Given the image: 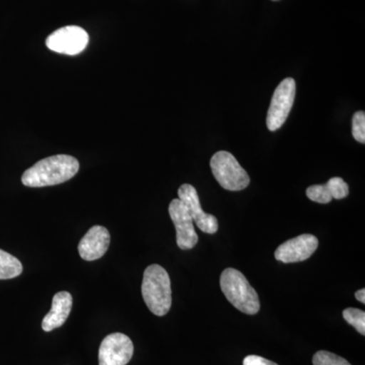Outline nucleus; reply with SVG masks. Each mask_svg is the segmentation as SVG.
<instances>
[{"label":"nucleus","instance_id":"9","mask_svg":"<svg viewBox=\"0 0 365 365\" xmlns=\"http://www.w3.org/2000/svg\"><path fill=\"white\" fill-rule=\"evenodd\" d=\"M180 200L188 209L192 220L201 232L213 235L218 230L217 218L215 215L204 212L201 207L197 190L192 185L184 184L178 190Z\"/></svg>","mask_w":365,"mask_h":365},{"label":"nucleus","instance_id":"3","mask_svg":"<svg viewBox=\"0 0 365 365\" xmlns=\"http://www.w3.org/2000/svg\"><path fill=\"white\" fill-rule=\"evenodd\" d=\"M220 287L228 302L242 313L256 314L260 311V299L256 290L250 285L244 274L227 268L220 276Z\"/></svg>","mask_w":365,"mask_h":365},{"label":"nucleus","instance_id":"7","mask_svg":"<svg viewBox=\"0 0 365 365\" xmlns=\"http://www.w3.org/2000/svg\"><path fill=\"white\" fill-rule=\"evenodd\" d=\"M133 353V343L128 336L122 333L110 334L98 349V365H126Z\"/></svg>","mask_w":365,"mask_h":365},{"label":"nucleus","instance_id":"2","mask_svg":"<svg viewBox=\"0 0 365 365\" xmlns=\"http://www.w3.org/2000/svg\"><path fill=\"white\" fill-rule=\"evenodd\" d=\"M141 292L151 313L158 317L169 313L172 307V287L169 274L162 266L153 264L145 269Z\"/></svg>","mask_w":365,"mask_h":365},{"label":"nucleus","instance_id":"6","mask_svg":"<svg viewBox=\"0 0 365 365\" xmlns=\"http://www.w3.org/2000/svg\"><path fill=\"white\" fill-rule=\"evenodd\" d=\"M88 33L78 26H67L52 33L46 40V46L51 51L66 55H78L88 44Z\"/></svg>","mask_w":365,"mask_h":365},{"label":"nucleus","instance_id":"5","mask_svg":"<svg viewBox=\"0 0 365 365\" xmlns=\"http://www.w3.org/2000/svg\"><path fill=\"white\" fill-rule=\"evenodd\" d=\"M297 86L294 78H288L281 81L274 91L269 107L266 124L269 130L276 131L287 121L294 106Z\"/></svg>","mask_w":365,"mask_h":365},{"label":"nucleus","instance_id":"10","mask_svg":"<svg viewBox=\"0 0 365 365\" xmlns=\"http://www.w3.org/2000/svg\"><path fill=\"white\" fill-rule=\"evenodd\" d=\"M319 247V240L313 235H300L281 244L275 251L276 260L283 263L306 261Z\"/></svg>","mask_w":365,"mask_h":365},{"label":"nucleus","instance_id":"1","mask_svg":"<svg viewBox=\"0 0 365 365\" xmlns=\"http://www.w3.org/2000/svg\"><path fill=\"white\" fill-rule=\"evenodd\" d=\"M79 170L76 158L67 155H53L41 160L26 170L21 182L30 188L54 186L72 179Z\"/></svg>","mask_w":365,"mask_h":365},{"label":"nucleus","instance_id":"11","mask_svg":"<svg viewBox=\"0 0 365 365\" xmlns=\"http://www.w3.org/2000/svg\"><path fill=\"white\" fill-rule=\"evenodd\" d=\"M111 235L107 228L95 225L83 235L78 244V253L85 261H96L102 258L108 251Z\"/></svg>","mask_w":365,"mask_h":365},{"label":"nucleus","instance_id":"4","mask_svg":"<svg viewBox=\"0 0 365 365\" xmlns=\"http://www.w3.org/2000/svg\"><path fill=\"white\" fill-rule=\"evenodd\" d=\"M211 170L216 181L228 191H241L250 184V177L237 158L227 151H218L210 160Z\"/></svg>","mask_w":365,"mask_h":365},{"label":"nucleus","instance_id":"21","mask_svg":"<svg viewBox=\"0 0 365 365\" xmlns=\"http://www.w3.org/2000/svg\"><path fill=\"white\" fill-rule=\"evenodd\" d=\"M273 1H277V0H273Z\"/></svg>","mask_w":365,"mask_h":365},{"label":"nucleus","instance_id":"17","mask_svg":"<svg viewBox=\"0 0 365 365\" xmlns=\"http://www.w3.org/2000/svg\"><path fill=\"white\" fill-rule=\"evenodd\" d=\"M314 365H351L343 357L329 351H318L313 357Z\"/></svg>","mask_w":365,"mask_h":365},{"label":"nucleus","instance_id":"19","mask_svg":"<svg viewBox=\"0 0 365 365\" xmlns=\"http://www.w3.org/2000/svg\"><path fill=\"white\" fill-rule=\"evenodd\" d=\"M242 365H278L275 362L258 356V355H249L242 361Z\"/></svg>","mask_w":365,"mask_h":365},{"label":"nucleus","instance_id":"15","mask_svg":"<svg viewBox=\"0 0 365 365\" xmlns=\"http://www.w3.org/2000/svg\"><path fill=\"white\" fill-rule=\"evenodd\" d=\"M326 186L333 199L340 200V199L346 198L349 194V187H348L347 182L339 177L329 180Z\"/></svg>","mask_w":365,"mask_h":365},{"label":"nucleus","instance_id":"14","mask_svg":"<svg viewBox=\"0 0 365 365\" xmlns=\"http://www.w3.org/2000/svg\"><path fill=\"white\" fill-rule=\"evenodd\" d=\"M343 318L349 325L354 327L357 332L365 335V313L359 309H346L343 311Z\"/></svg>","mask_w":365,"mask_h":365},{"label":"nucleus","instance_id":"20","mask_svg":"<svg viewBox=\"0 0 365 365\" xmlns=\"http://www.w3.org/2000/svg\"><path fill=\"white\" fill-rule=\"evenodd\" d=\"M355 297H356L357 300H359L361 304H365V289L362 288V289L359 290V292L355 294Z\"/></svg>","mask_w":365,"mask_h":365},{"label":"nucleus","instance_id":"18","mask_svg":"<svg viewBox=\"0 0 365 365\" xmlns=\"http://www.w3.org/2000/svg\"><path fill=\"white\" fill-rule=\"evenodd\" d=\"M352 135L355 140L365 143V114L364 111L355 113L352 118Z\"/></svg>","mask_w":365,"mask_h":365},{"label":"nucleus","instance_id":"13","mask_svg":"<svg viewBox=\"0 0 365 365\" xmlns=\"http://www.w3.org/2000/svg\"><path fill=\"white\" fill-rule=\"evenodd\" d=\"M23 272V265L13 255L0 250V279H11Z\"/></svg>","mask_w":365,"mask_h":365},{"label":"nucleus","instance_id":"8","mask_svg":"<svg viewBox=\"0 0 365 365\" xmlns=\"http://www.w3.org/2000/svg\"><path fill=\"white\" fill-rule=\"evenodd\" d=\"M169 213L177 232V245L181 250H191L198 242V235L188 209L179 198L170 203Z\"/></svg>","mask_w":365,"mask_h":365},{"label":"nucleus","instance_id":"12","mask_svg":"<svg viewBox=\"0 0 365 365\" xmlns=\"http://www.w3.org/2000/svg\"><path fill=\"white\" fill-rule=\"evenodd\" d=\"M72 304H73V299L69 292H57L53 297L51 309L43 319V330L45 332H51L55 329L63 326L71 314Z\"/></svg>","mask_w":365,"mask_h":365},{"label":"nucleus","instance_id":"16","mask_svg":"<svg viewBox=\"0 0 365 365\" xmlns=\"http://www.w3.org/2000/svg\"><path fill=\"white\" fill-rule=\"evenodd\" d=\"M307 198L317 203L327 204L332 201V196L325 185H314L307 189Z\"/></svg>","mask_w":365,"mask_h":365}]
</instances>
